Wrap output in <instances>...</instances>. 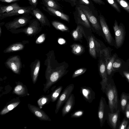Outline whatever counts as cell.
I'll return each instance as SVG.
<instances>
[{
	"label": "cell",
	"mask_w": 129,
	"mask_h": 129,
	"mask_svg": "<svg viewBox=\"0 0 129 129\" xmlns=\"http://www.w3.org/2000/svg\"><path fill=\"white\" fill-rule=\"evenodd\" d=\"M48 62L49 64L45 76L46 81L43 85V90L45 92L66 75L69 71L67 70L68 65L65 62L61 63L57 62L55 68H52L49 62Z\"/></svg>",
	"instance_id": "obj_1"
},
{
	"label": "cell",
	"mask_w": 129,
	"mask_h": 129,
	"mask_svg": "<svg viewBox=\"0 0 129 129\" xmlns=\"http://www.w3.org/2000/svg\"><path fill=\"white\" fill-rule=\"evenodd\" d=\"M104 93L108 98V105L111 113H114L119 108H120L117 89L112 78L108 79Z\"/></svg>",
	"instance_id": "obj_2"
},
{
	"label": "cell",
	"mask_w": 129,
	"mask_h": 129,
	"mask_svg": "<svg viewBox=\"0 0 129 129\" xmlns=\"http://www.w3.org/2000/svg\"><path fill=\"white\" fill-rule=\"evenodd\" d=\"M32 17L29 15L25 14L14 19L5 24L6 28L9 30L15 29L26 25L29 23Z\"/></svg>",
	"instance_id": "obj_3"
},
{
	"label": "cell",
	"mask_w": 129,
	"mask_h": 129,
	"mask_svg": "<svg viewBox=\"0 0 129 129\" xmlns=\"http://www.w3.org/2000/svg\"><path fill=\"white\" fill-rule=\"evenodd\" d=\"M110 112L109 106L107 104L105 98L102 96L99 102L98 112L101 127L103 126Z\"/></svg>",
	"instance_id": "obj_4"
},
{
	"label": "cell",
	"mask_w": 129,
	"mask_h": 129,
	"mask_svg": "<svg viewBox=\"0 0 129 129\" xmlns=\"http://www.w3.org/2000/svg\"><path fill=\"white\" fill-rule=\"evenodd\" d=\"M28 26L27 27L16 30V29L10 30L12 31H17L18 32H24L28 36L35 35L40 32L42 28L40 26V23L37 19L30 20Z\"/></svg>",
	"instance_id": "obj_5"
},
{
	"label": "cell",
	"mask_w": 129,
	"mask_h": 129,
	"mask_svg": "<svg viewBox=\"0 0 129 129\" xmlns=\"http://www.w3.org/2000/svg\"><path fill=\"white\" fill-rule=\"evenodd\" d=\"M79 6L80 9L85 15L92 27L96 31L101 29V27L99 22L92 11L87 6L80 5Z\"/></svg>",
	"instance_id": "obj_6"
},
{
	"label": "cell",
	"mask_w": 129,
	"mask_h": 129,
	"mask_svg": "<svg viewBox=\"0 0 129 129\" xmlns=\"http://www.w3.org/2000/svg\"><path fill=\"white\" fill-rule=\"evenodd\" d=\"M74 85L71 84L68 86L64 89L57 101L55 110V114L58 112L63 104L68 99L74 90Z\"/></svg>",
	"instance_id": "obj_7"
},
{
	"label": "cell",
	"mask_w": 129,
	"mask_h": 129,
	"mask_svg": "<svg viewBox=\"0 0 129 129\" xmlns=\"http://www.w3.org/2000/svg\"><path fill=\"white\" fill-rule=\"evenodd\" d=\"M73 15L75 22L77 24L81 25L87 28H91L89 22L79 6H76Z\"/></svg>",
	"instance_id": "obj_8"
},
{
	"label": "cell",
	"mask_w": 129,
	"mask_h": 129,
	"mask_svg": "<svg viewBox=\"0 0 129 129\" xmlns=\"http://www.w3.org/2000/svg\"><path fill=\"white\" fill-rule=\"evenodd\" d=\"M35 8L32 6L21 7L20 8L9 12L0 14L1 20L7 17L25 14H31L33 10Z\"/></svg>",
	"instance_id": "obj_9"
},
{
	"label": "cell",
	"mask_w": 129,
	"mask_h": 129,
	"mask_svg": "<svg viewBox=\"0 0 129 129\" xmlns=\"http://www.w3.org/2000/svg\"><path fill=\"white\" fill-rule=\"evenodd\" d=\"M88 41L89 54L93 58L96 59L99 53L100 55L102 50L100 44L93 35L89 37Z\"/></svg>",
	"instance_id": "obj_10"
},
{
	"label": "cell",
	"mask_w": 129,
	"mask_h": 129,
	"mask_svg": "<svg viewBox=\"0 0 129 129\" xmlns=\"http://www.w3.org/2000/svg\"><path fill=\"white\" fill-rule=\"evenodd\" d=\"M100 58L99 65V73L102 78V81L100 83L101 85V89L104 93V90L106 85L108 79L106 70L107 62L104 61L101 57Z\"/></svg>",
	"instance_id": "obj_11"
},
{
	"label": "cell",
	"mask_w": 129,
	"mask_h": 129,
	"mask_svg": "<svg viewBox=\"0 0 129 129\" xmlns=\"http://www.w3.org/2000/svg\"><path fill=\"white\" fill-rule=\"evenodd\" d=\"M121 111L120 108H119L115 112L108 113L107 122L109 125L112 129H118L120 124V113Z\"/></svg>",
	"instance_id": "obj_12"
},
{
	"label": "cell",
	"mask_w": 129,
	"mask_h": 129,
	"mask_svg": "<svg viewBox=\"0 0 129 129\" xmlns=\"http://www.w3.org/2000/svg\"><path fill=\"white\" fill-rule=\"evenodd\" d=\"M6 64L14 73L20 74L21 63L20 60L18 56H15L9 58L7 60Z\"/></svg>",
	"instance_id": "obj_13"
},
{
	"label": "cell",
	"mask_w": 129,
	"mask_h": 129,
	"mask_svg": "<svg viewBox=\"0 0 129 129\" xmlns=\"http://www.w3.org/2000/svg\"><path fill=\"white\" fill-rule=\"evenodd\" d=\"M113 29L115 32V42L117 46L120 47L124 40V31L123 27L120 24L118 25L116 20L115 21Z\"/></svg>",
	"instance_id": "obj_14"
},
{
	"label": "cell",
	"mask_w": 129,
	"mask_h": 129,
	"mask_svg": "<svg viewBox=\"0 0 129 129\" xmlns=\"http://www.w3.org/2000/svg\"><path fill=\"white\" fill-rule=\"evenodd\" d=\"M30 111L39 119L41 120L51 121L48 115L41 108L29 104L27 105Z\"/></svg>",
	"instance_id": "obj_15"
},
{
	"label": "cell",
	"mask_w": 129,
	"mask_h": 129,
	"mask_svg": "<svg viewBox=\"0 0 129 129\" xmlns=\"http://www.w3.org/2000/svg\"><path fill=\"white\" fill-rule=\"evenodd\" d=\"M31 14L39 21L42 26H50V23L47 16L38 8H34L32 10Z\"/></svg>",
	"instance_id": "obj_16"
},
{
	"label": "cell",
	"mask_w": 129,
	"mask_h": 129,
	"mask_svg": "<svg viewBox=\"0 0 129 129\" xmlns=\"http://www.w3.org/2000/svg\"><path fill=\"white\" fill-rule=\"evenodd\" d=\"M43 9L48 13L50 15L58 17L68 23L70 22L69 16L59 10L44 6L42 7Z\"/></svg>",
	"instance_id": "obj_17"
},
{
	"label": "cell",
	"mask_w": 129,
	"mask_h": 129,
	"mask_svg": "<svg viewBox=\"0 0 129 129\" xmlns=\"http://www.w3.org/2000/svg\"><path fill=\"white\" fill-rule=\"evenodd\" d=\"M80 92L84 99L89 103H91L95 98V93L90 87L86 86L81 87Z\"/></svg>",
	"instance_id": "obj_18"
},
{
	"label": "cell",
	"mask_w": 129,
	"mask_h": 129,
	"mask_svg": "<svg viewBox=\"0 0 129 129\" xmlns=\"http://www.w3.org/2000/svg\"><path fill=\"white\" fill-rule=\"evenodd\" d=\"M99 21L101 28L105 38L109 43H112V38L109 28L104 16L100 15L99 16Z\"/></svg>",
	"instance_id": "obj_19"
},
{
	"label": "cell",
	"mask_w": 129,
	"mask_h": 129,
	"mask_svg": "<svg viewBox=\"0 0 129 129\" xmlns=\"http://www.w3.org/2000/svg\"><path fill=\"white\" fill-rule=\"evenodd\" d=\"M16 85L14 87L12 93L20 97H24L29 95L26 86L22 82H16Z\"/></svg>",
	"instance_id": "obj_20"
},
{
	"label": "cell",
	"mask_w": 129,
	"mask_h": 129,
	"mask_svg": "<svg viewBox=\"0 0 129 129\" xmlns=\"http://www.w3.org/2000/svg\"><path fill=\"white\" fill-rule=\"evenodd\" d=\"M75 103L74 94H71L62 108L61 112L62 116H65L71 111L74 107Z\"/></svg>",
	"instance_id": "obj_21"
},
{
	"label": "cell",
	"mask_w": 129,
	"mask_h": 129,
	"mask_svg": "<svg viewBox=\"0 0 129 129\" xmlns=\"http://www.w3.org/2000/svg\"><path fill=\"white\" fill-rule=\"evenodd\" d=\"M20 101L18 98L13 99L8 103L0 112V114L4 115L16 107L20 103Z\"/></svg>",
	"instance_id": "obj_22"
},
{
	"label": "cell",
	"mask_w": 129,
	"mask_h": 129,
	"mask_svg": "<svg viewBox=\"0 0 129 129\" xmlns=\"http://www.w3.org/2000/svg\"><path fill=\"white\" fill-rule=\"evenodd\" d=\"M71 35L75 41H80L82 39L83 36L86 37L84 29L80 25H77L76 29L72 31Z\"/></svg>",
	"instance_id": "obj_23"
},
{
	"label": "cell",
	"mask_w": 129,
	"mask_h": 129,
	"mask_svg": "<svg viewBox=\"0 0 129 129\" xmlns=\"http://www.w3.org/2000/svg\"><path fill=\"white\" fill-rule=\"evenodd\" d=\"M40 67V62L38 60L33 65L31 71V75L33 83L35 84L38 78Z\"/></svg>",
	"instance_id": "obj_24"
},
{
	"label": "cell",
	"mask_w": 129,
	"mask_h": 129,
	"mask_svg": "<svg viewBox=\"0 0 129 129\" xmlns=\"http://www.w3.org/2000/svg\"><path fill=\"white\" fill-rule=\"evenodd\" d=\"M20 7L16 2L8 5H0V14L9 12L20 8Z\"/></svg>",
	"instance_id": "obj_25"
},
{
	"label": "cell",
	"mask_w": 129,
	"mask_h": 129,
	"mask_svg": "<svg viewBox=\"0 0 129 129\" xmlns=\"http://www.w3.org/2000/svg\"><path fill=\"white\" fill-rule=\"evenodd\" d=\"M129 100V93L123 92L120 95L119 105L121 111L124 114L126 107Z\"/></svg>",
	"instance_id": "obj_26"
},
{
	"label": "cell",
	"mask_w": 129,
	"mask_h": 129,
	"mask_svg": "<svg viewBox=\"0 0 129 129\" xmlns=\"http://www.w3.org/2000/svg\"><path fill=\"white\" fill-rule=\"evenodd\" d=\"M44 6L53 8L63 11L60 4L55 0H41Z\"/></svg>",
	"instance_id": "obj_27"
},
{
	"label": "cell",
	"mask_w": 129,
	"mask_h": 129,
	"mask_svg": "<svg viewBox=\"0 0 129 129\" xmlns=\"http://www.w3.org/2000/svg\"><path fill=\"white\" fill-rule=\"evenodd\" d=\"M116 57V55H114L112 57L109 58L108 59L106 66V70L108 79H112L111 75L112 73L113 72V65Z\"/></svg>",
	"instance_id": "obj_28"
},
{
	"label": "cell",
	"mask_w": 129,
	"mask_h": 129,
	"mask_svg": "<svg viewBox=\"0 0 129 129\" xmlns=\"http://www.w3.org/2000/svg\"><path fill=\"white\" fill-rule=\"evenodd\" d=\"M72 53L76 55H80L85 51V48L83 46L80 44L74 43L71 45Z\"/></svg>",
	"instance_id": "obj_29"
},
{
	"label": "cell",
	"mask_w": 129,
	"mask_h": 129,
	"mask_svg": "<svg viewBox=\"0 0 129 129\" xmlns=\"http://www.w3.org/2000/svg\"><path fill=\"white\" fill-rule=\"evenodd\" d=\"M24 48V45L21 43H16L12 44L4 51L5 53L17 51L22 50Z\"/></svg>",
	"instance_id": "obj_30"
},
{
	"label": "cell",
	"mask_w": 129,
	"mask_h": 129,
	"mask_svg": "<svg viewBox=\"0 0 129 129\" xmlns=\"http://www.w3.org/2000/svg\"><path fill=\"white\" fill-rule=\"evenodd\" d=\"M51 93L47 95H42L39 98L37 103L40 108H42L43 106L51 101Z\"/></svg>",
	"instance_id": "obj_31"
},
{
	"label": "cell",
	"mask_w": 129,
	"mask_h": 129,
	"mask_svg": "<svg viewBox=\"0 0 129 129\" xmlns=\"http://www.w3.org/2000/svg\"><path fill=\"white\" fill-rule=\"evenodd\" d=\"M51 24L56 29L63 32L69 31L68 27L64 24L58 21H52Z\"/></svg>",
	"instance_id": "obj_32"
},
{
	"label": "cell",
	"mask_w": 129,
	"mask_h": 129,
	"mask_svg": "<svg viewBox=\"0 0 129 129\" xmlns=\"http://www.w3.org/2000/svg\"><path fill=\"white\" fill-rule=\"evenodd\" d=\"M62 88V86H59L51 93V102H54L56 101L59 96Z\"/></svg>",
	"instance_id": "obj_33"
},
{
	"label": "cell",
	"mask_w": 129,
	"mask_h": 129,
	"mask_svg": "<svg viewBox=\"0 0 129 129\" xmlns=\"http://www.w3.org/2000/svg\"><path fill=\"white\" fill-rule=\"evenodd\" d=\"M80 5L87 6L93 12L95 11L94 6L91 0H77V5Z\"/></svg>",
	"instance_id": "obj_34"
},
{
	"label": "cell",
	"mask_w": 129,
	"mask_h": 129,
	"mask_svg": "<svg viewBox=\"0 0 129 129\" xmlns=\"http://www.w3.org/2000/svg\"><path fill=\"white\" fill-rule=\"evenodd\" d=\"M123 8L129 13V3L126 0H115Z\"/></svg>",
	"instance_id": "obj_35"
},
{
	"label": "cell",
	"mask_w": 129,
	"mask_h": 129,
	"mask_svg": "<svg viewBox=\"0 0 129 129\" xmlns=\"http://www.w3.org/2000/svg\"><path fill=\"white\" fill-rule=\"evenodd\" d=\"M108 3L118 12H121L120 8L115 0H106Z\"/></svg>",
	"instance_id": "obj_36"
},
{
	"label": "cell",
	"mask_w": 129,
	"mask_h": 129,
	"mask_svg": "<svg viewBox=\"0 0 129 129\" xmlns=\"http://www.w3.org/2000/svg\"><path fill=\"white\" fill-rule=\"evenodd\" d=\"M87 69L85 68H82L78 69L76 70L73 73L72 77L73 78L80 75L84 74L86 71Z\"/></svg>",
	"instance_id": "obj_37"
},
{
	"label": "cell",
	"mask_w": 129,
	"mask_h": 129,
	"mask_svg": "<svg viewBox=\"0 0 129 129\" xmlns=\"http://www.w3.org/2000/svg\"><path fill=\"white\" fill-rule=\"evenodd\" d=\"M84 111L83 110H79L74 111L71 114V117L72 118H78L81 117L84 114Z\"/></svg>",
	"instance_id": "obj_38"
},
{
	"label": "cell",
	"mask_w": 129,
	"mask_h": 129,
	"mask_svg": "<svg viewBox=\"0 0 129 129\" xmlns=\"http://www.w3.org/2000/svg\"><path fill=\"white\" fill-rule=\"evenodd\" d=\"M129 122V121L124 118L120 122L118 129H126Z\"/></svg>",
	"instance_id": "obj_39"
},
{
	"label": "cell",
	"mask_w": 129,
	"mask_h": 129,
	"mask_svg": "<svg viewBox=\"0 0 129 129\" xmlns=\"http://www.w3.org/2000/svg\"><path fill=\"white\" fill-rule=\"evenodd\" d=\"M121 62L119 60H114L113 65V72H115L117 69L120 67Z\"/></svg>",
	"instance_id": "obj_40"
},
{
	"label": "cell",
	"mask_w": 129,
	"mask_h": 129,
	"mask_svg": "<svg viewBox=\"0 0 129 129\" xmlns=\"http://www.w3.org/2000/svg\"><path fill=\"white\" fill-rule=\"evenodd\" d=\"M124 114V118L129 121V100L125 108Z\"/></svg>",
	"instance_id": "obj_41"
},
{
	"label": "cell",
	"mask_w": 129,
	"mask_h": 129,
	"mask_svg": "<svg viewBox=\"0 0 129 129\" xmlns=\"http://www.w3.org/2000/svg\"><path fill=\"white\" fill-rule=\"evenodd\" d=\"M45 39V35L44 34H42L37 39L36 41V43L37 44L42 43L44 41Z\"/></svg>",
	"instance_id": "obj_42"
},
{
	"label": "cell",
	"mask_w": 129,
	"mask_h": 129,
	"mask_svg": "<svg viewBox=\"0 0 129 129\" xmlns=\"http://www.w3.org/2000/svg\"><path fill=\"white\" fill-rule=\"evenodd\" d=\"M28 2L31 6L35 8H37L38 4V0H28Z\"/></svg>",
	"instance_id": "obj_43"
},
{
	"label": "cell",
	"mask_w": 129,
	"mask_h": 129,
	"mask_svg": "<svg viewBox=\"0 0 129 129\" xmlns=\"http://www.w3.org/2000/svg\"><path fill=\"white\" fill-rule=\"evenodd\" d=\"M65 2L69 3L71 6L73 7L77 5V0H64Z\"/></svg>",
	"instance_id": "obj_44"
},
{
	"label": "cell",
	"mask_w": 129,
	"mask_h": 129,
	"mask_svg": "<svg viewBox=\"0 0 129 129\" xmlns=\"http://www.w3.org/2000/svg\"><path fill=\"white\" fill-rule=\"evenodd\" d=\"M122 73L121 74L122 76L125 77L127 82L129 83V72L126 71H123Z\"/></svg>",
	"instance_id": "obj_45"
},
{
	"label": "cell",
	"mask_w": 129,
	"mask_h": 129,
	"mask_svg": "<svg viewBox=\"0 0 129 129\" xmlns=\"http://www.w3.org/2000/svg\"><path fill=\"white\" fill-rule=\"evenodd\" d=\"M21 0H0V2L6 3H15Z\"/></svg>",
	"instance_id": "obj_46"
},
{
	"label": "cell",
	"mask_w": 129,
	"mask_h": 129,
	"mask_svg": "<svg viewBox=\"0 0 129 129\" xmlns=\"http://www.w3.org/2000/svg\"><path fill=\"white\" fill-rule=\"evenodd\" d=\"M95 3L98 4L99 5H105L104 2L102 0H91Z\"/></svg>",
	"instance_id": "obj_47"
},
{
	"label": "cell",
	"mask_w": 129,
	"mask_h": 129,
	"mask_svg": "<svg viewBox=\"0 0 129 129\" xmlns=\"http://www.w3.org/2000/svg\"><path fill=\"white\" fill-rule=\"evenodd\" d=\"M64 40L62 38H60L58 40V42L60 44H62L63 43V41H64Z\"/></svg>",
	"instance_id": "obj_48"
},
{
	"label": "cell",
	"mask_w": 129,
	"mask_h": 129,
	"mask_svg": "<svg viewBox=\"0 0 129 129\" xmlns=\"http://www.w3.org/2000/svg\"><path fill=\"white\" fill-rule=\"evenodd\" d=\"M1 27H0V36L1 35Z\"/></svg>",
	"instance_id": "obj_49"
},
{
	"label": "cell",
	"mask_w": 129,
	"mask_h": 129,
	"mask_svg": "<svg viewBox=\"0 0 129 129\" xmlns=\"http://www.w3.org/2000/svg\"><path fill=\"white\" fill-rule=\"evenodd\" d=\"M126 129H129V122Z\"/></svg>",
	"instance_id": "obj_50"
},
{
	"label": "cell",
	"mask_w": 129,
	"mask_h": 129,
	"mask_svg": "<svg viewBox=\"0 0 129 129\" xmlns=\"http://www.w3.org/2000/svg\"><path fill=\"white\" fill-rule=\"evenodd\" d=\"M57 1H59L60 0H55Z\"/></svg>",
	"instance_id": "obj_51"
}]
</instances>
